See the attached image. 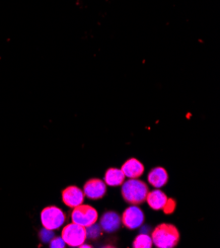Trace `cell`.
I'll return each mask as SVG.
<instances>
[{"label": "cell", "mask_w": 220, "mask_h": 248, "mask_svg": "<svg viewBox=\"0 0 220 248\" xmlns=\"http://www.w3.org/2000/svg\"><path fill=\"white\" fill-rule=\"evenodd\" d=\"M121 171L124 172L125 176L130 179L138 178L143 174L144 166L136 158H131L121 167Z\"/></svg>", "instance_id": "cell-10"}, {"label": "cell", "mask_w": 220, "mask_h": 248, "mask_svg": "<svg viewBox=\"0 0 220 248\" xmlns=\"http://www.w3.org/2000/svg\"><path fill=\"white\" fill-rule=\"evenodd\" d=\"M121 195L127 203L131 205H139L146 200L149 190L147 185L137 178L130 179L121 184Z\"/></svg>", "instance_id": "cell-1"}, {"label": "cell", "mask_w": 220, "mask_h": 248, "mask_svg": "<svg viewBox=\"0 0 220 248\" xmlns=\"http://www.w3.org/2000/svg\"><path fill=\"white\" fill-rule=\"evenodd\" d=\"M125 174L121 169L110 168L107 170L105 174V183L106 185L117 187L125 182Z\"/></svg>", "instance_id": "cell-13"}, {"label": "cell", "mask_w": 220, "mask_h": 248, "mask_svg": "<svg viewBox=\"0 0 220 248\" xmlns=\"http://www.w3.org/2000/svg\"><path fill=\"white\" fill-rule=\"evenodd\" d=\"M41 220L44 229L55 231L63 225L65 216L63 212L57 207H46L41 213Z\"/></svg>", "instance_id": "cell-4"}, {"label": "cell", "mask_w": 220, "mask_h": 248, "mask_svg": "<svg viewBox=\"0 0 220 248\" xmlns=\"http://www.w3.org/2000/svg\"><path fill=\"white\" fill-rule=\"evenodd\" d=\"M152 238L147 234H139L133 241L132 246L134 248H151L152 247Z\"/></svg>", "instance_id": "cell-14"}, {"label": "cell", "mask_w": 220, "mask_h": 248, "mask_svg": "<svg viewBox=\"0 0 220 248\" xmlns=\"http://www.w3.org/2000/svg\"><path fill=\"white\" fill-rule=\"evenodd\" d=\"M84 200V193L79 188L75 186L67 187L62 192V201L63 203L70 207L75 208L83 203Z\"/></svg>", "instance_id": "cell-8"}, {"label": "cell", "mask_w": 220, "mask_h": 248, "mask_svg": "<svg viewBox=\"0 0 220 248\" xmlns=\"http://www.w3.org/2000/svg\"><path fill=\"white\" fill-rule=\"evenodd\" d=\"M148 205L151 207V209L158 211L163 209L168 202L167 196L160 190H153L151 192H148L147 196H146V200Z\"/></svg>", "instance_id": "cell-11"}, {"label": "cell", "mask_w": 220, "mask_h": 248, "mask_svg": "<svg viewBox=\"0 0 220 248\" xmlns=\"http://www.w3.org/2000/svg\"><path fill=\"white\" fill-rule=\"evenodd\" d=\"M151 238L158 248H172L178 244L180 233L175 226L161 224L153 231Z\"/></svg>", "instance_id": "cell-2"}, {"label": "cell", "mask_w": 220, "mask_h": 248, "mask_svg": "<svg viewBox=\"0 0 220 248\" xmlns=\"http://www.w3.org/2000/svg\"><path fill=\"white\" fill-rule=\"evenodd\" d=\"M144 221V214L143 212L136 207V205H132V207L128 208L121 217V222L123 225L130 229L135 230L139 228Z\"/></svg>", "instance_id": "cell-6"}, {"label": "cell", "mask_w": 220, "mask_h": 248, "mask_svg": "<svg viewBox=\"0 0 220 248\" xmlns=\"http://www.w3.org/2000/svg\"><path fill=\"white\" fill-rule=\"evenodd\" d=\"M121 224V219L119 216L115 212L105 213L100 220V226L106 232H116Z\"/></svg>", "instance_id": "cell-9"}, {"label": "cell", "mask_w": 220, "mask_h": 248, "mask_svg": "<svg viewBox=\"0 0 220 248\" xmlns=\"http://www.w3.org/2000/svg\"><path fill=\"white\" fill-rule=\"evenodd\" d=\"M72 222L88 228L95 224L98 219V212L89 205H79L74 208L71 214Z\"/></svg>", "instance_id": "cell-3"}, {"label": "cell", "mask_w": 220, "mask_h": 248, "mask_svg": "<svg viewBox=\"0 0 220 248\" xmlns=\"http://www.w3.org/2000/svg\"><path fill=\"white\" fill-rule=\"evenodd\" d=\"M148 182L159 189L168 182V173L163 167H155L148 174Z\"/></svg>", "instance_id": "cell-12"}, {"label": "cell", "mask_w": 220, "mask_h": 248, "mask_svg": "<svg viewBox=\"0 0 220 248\" xmlns=\"http://www.w3.org/2000/svg\"><path fill=\"white\" fill-rule=\"evenodd\" d=\"M86 233L88 238H97L101 234V228L98 225H96L95 222V224L86 228Z\"/></svg>", "instance_id": "cell-15"}, {"label": "cell", "mask_w": 220, "mask_h": 248, "mask_svg": "<svg viewBox=\"0 0 220 248\" xmlns=\"http://www.w3.org/2000/svg\"><path fill=\"white\" fill-rule=\"evenodd\" d=\"M107 191V185L100 179H90L88 180L83 189V193L89 199L98 200L104 197Z\"/></svg>", "instance_id": "cell-7"}, {"label": "cell", "mask_w": 220, "mask_h": 248, "mask_svg": "<svg viewBox=\"0 0 220 248\" xmlns=\"http://www.w3.org/2000/svg\"><path fill=\"white\" fill-rule=\"evenodd\" d=\"M65 242L62 239V237H56L51 241V247L52 248H63L65 247Z\"/></svg>", "instance_id": "cell-17"}, {"label": "cell", "mask_w": 220, "mask_h": 248, "mask_svg": "<svg viewBox=\"0 0 220 248\" xmlns=\"http://www.w3.org/2000/svg\"><path fill=\"white\" fill-rule=\"evenodd\" d=\"M61 237L64 242L69 246H80L85 242L87 238L86 228L72 222V224L64 227Z\"/></svg>", "instance_id": "cell-5"}, {"label": "cell", "mask_w": 220, "mask_h": 248, "mask_svg": "<svg viewBox=\"0 0 220 248\" xmlns=\"http://www.w3.org/2000/svg\"><path fill=\"white\" fill-rule=\"evenodd\" d=\"M40 235H41V238H42L44 242L50 241V240H51V238H53V237H54L53 231H51V230H47V229H44L43 232H41Z\"/></svg>", "instance_id": "cell-16"}]
</instances>
